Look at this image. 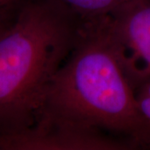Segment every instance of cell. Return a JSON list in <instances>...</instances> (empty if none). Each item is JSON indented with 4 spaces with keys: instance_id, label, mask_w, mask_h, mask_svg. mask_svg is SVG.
<instances>
[{
    "instance_id": "1",
    "label": "cell",
    "mask_w": 150,
    "mask_h": 150,
    "mask_svg": "<svg viewBox=\"0 0 150 150\" xmlns=\"http://www.w3.org/2000/svg\"><path fill=\"white\" fill-rule=\"evenodd\" d=\"M40 112L102 130L137 149L150 147V129L113 48L108 16L83 20L71 54L48 85Z\"/></svg>"
},
{
    "instance_id": "2",
    "label": "cell",
    "mask_w": 150,
    "mask_h": 150,
    "mask_svg": "<svg viewBox=\"0 0 150 150\" xmlns=\"http://www.w3.org/2000/svg\"><path fill=\"white\" fill-rule=\"evenodd\" d=\"M83 20L55 0H28L0 31V131L31 126Z\"/></svg>"
},
{
    "instance_id": "3",
    "label": "cell",
    "mask_w": 150,
    "mask_h": 150,
    "mask_svg": "<svg viewBox=\"0 0 150 150\" xmlns=\"http://www.w3.org/2000/svg\"><path fill=\"white\" fill-rule=\"evenodd\" d=\"M137 149L128 140L68 119L38 113L31 126L0 131V149L125 150Z\"/></svg>"
},
{
    "instance_id": "4",
    "label": "cell",
    "mask_w": 150,
    "mask_h": 150,
    "mask_svg": "<svg viewBox=\"0 0 150 150\" xmlns=\"http://www.w3.org/2000/svg\"><path fill=\"white\" fill-rule=\"evenodd\" d=\"M108 31L123 72L136 90L150 80V0H132L108 16Z\"/></svg>"
},
{
    "instance_id": "5",
    "label": "cell",
    "mask_w": 150,
    "mask_h": 150,
    "mask_svg": "<svg viewBox=\"0 0 150 150\" xmlns=\"http://www.w3.org/2000/svg\"><path fill=\"white\" fill-rule=\"evenodd\" d=\"M68 8L82 20L110 16L132 0H55Z\"/></svg>"
},
{
    "instance_id": "6",
    "label": "cell",
    "mask_w": 150,
    "mask_h": 150,
    "mask_svg": "<svg viewBox=\"0 0 150 150\" xmlns=\"http://www.w3.org/2000/svg\"><path fill=\"white\" fill-rule=\"evenodd\" d=\"M28 0H0V31L13 22Z\"/></svg>"
},
{
    "instance_id": "7",
    "label": "cell",
    "mask_w": 150,
    "mask_h": 150,
    "mask_svg": "<svg viewBox=\"0 0 150 150\" xmlns=\"http://www.w3.org/2000/svg\"><path fill=\"white\" fill-rule=\"evenodd\" d=\"M135 97L139 112L150 129V80L135 90Z\"/></svg>"
}]
</instances>
